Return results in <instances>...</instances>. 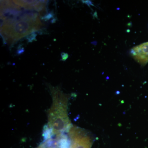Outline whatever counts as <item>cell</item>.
<instances>
[{
    "mask_svg": "<svg viewBox=\"0 0 148 148\" xmlns=\"http://www.w3.org/2000/svg\"><path fill=\"white\" fill-rule=\"evenodd\" d=\"M52 103L48 111L47 123L45 128L53 135L67 133L73 126L68 108L70 96L58 88H50Z\"/></svg>",
    "mask_w": 148,
    "mask_h": 148,
    "instance_id": "6da1fadb",
    "label": "cell"
},
{
    "mask_svg": "<svg viewBox=\"0 0 148 148\" xmlns=\"http://www.w3.org/2000/svg\"><path fill=\"white\" fill-rule=\"evenodd\" d=\"M69 148H90L92 138L86 131L79 127L72 126L68 132Z\"/></svg>",
    "mask_w": 148,
    "mask_h": 148,
    "instance_id": "7a4b0ae2",
    "label": "cell"
},
{
    "mask_svg": "<svg viewBox=\"0 0 148 148\" xmlns=\"http://www.w3.org/2000/svg\"><path fill=\"white\" fill-rule=\"evenodd\" d=\"M66 134L53 135L44 130V140L36 148H69V136Z\"/></svg>",
    "mask_w": 148,
    "mask_h": 148,
    "instance_id": "3957f363",
    "label": "cell"
},
{
    "mask_svg": "<svg viewBox=\"0 0 148 148\" xmlns=\"http://www.w3.org/2000/svg\"><path fill=\"white\" fill-rule=\"evenodd\" d=\"M29 21H22L18 22L14 24L11 28H8V29L5 30V34L7 35L10 34V36L12 38H18L19 37L24 36L28 34L29 32H32V29L33 28V25H38V24H34V21L31 22Z\"/></svg>",
    "mask_w": 148,
    "mask_h": 148,
    "instance_id": "277c9868",
    "label": "cell"
},
{
    "mask_svg": "<svg viewBox=\"0 0 148 148\" xmlns=\"http://www.w3.org/2000/svg\"><path fill=\"white\" fill-rule=\"evenodd\" d=\"M146 51H147V53L148 56V42H146Z\"/></svg>",
    "mask_w": 148,
    "mask_h": 148,
    "instance_id": "5b68a950",
    "label": "cell"
}]
</instances>
